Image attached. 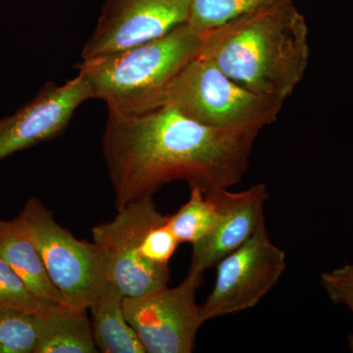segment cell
I'll use <instances>...</instances> for the list:
<instances>
[{
    "instance_id": "cell-1",
    "label": "cell",
    "mask_w": 353,
    "mask_h": 353,
    "mask_svg": "<svg viewBox=\"0 0 353 353\" xmlns=\"http://www.w3.org/2000/svg\"><path fill=\"white\" fill-rule=\"evenodd\" d=\"M252 132L199 124L174 109L108 111L101 145L117 210L183 180L204 192L233 187L248 171Z\"/></svg>"
},
{
    "instance_id": "cell-2",
    "label": "cell",
    "mask_w": 353,
    "mask_h": 353,
    "mask_svg": "<svg viewBox=\"0 0 353 353\" xmlns=\"http://www.w3.org/2000/svg\"><path fill=\"white\" fill-rule=\"evenodd\" d=\"M199 55L241 87L285 102L308 68L307 22L284 0L204 32Z\"/></svg>"
},
{
    "instance_id": "cell-3",
    "label": "cell",
    "mask_w": 353,
    "mask_h": 353,
    "mask_svg": "<svg viewBox=\"0 0 353 353\" xmlns=\"http://www.w3.org/2000/svg\"><path fill=\"white\" fill-rule=\"evenodd\" d=\"M201 34L183 24L162 38L77 65L92 99L108 111L137 114L157 109L165 87L201 53Z\"/></svg>"
},
{
    "instance_id": "cell-4",
    "label": "cell",
    "mask_w": 353,
    "mask_h": 353,
    "mask_svg": "<svg viewBox=\"0 0 353 353\" xmlns=\"http://www.w3.org/2000/svg\"><path fill=\"white\" fill-rule=\"evenodd\" d=\"M283 105L284 102L241 87L199 55L165 87L157 109H174L214 129L259 134L277 121Z\"/></svg>"
},
{
    "instance_id": "cell-5",
    "label": "cell",
    "mask_w": 353,
    "mask_h": 353,
    "mask_svg": "<svg viewBox=\"0 0 353 353\" xmlns=\"http://www.w3.org/2000/svg\"><path fill=\"white\" fill-rule=\"evenodd\" d=\"M166 219L152 197L128 204L109 222L92 229L94 243L101 254L106 278L125 297L145 296L168 287L169 267L158 266L143 254V240L150 228Z\"/></svg>"
},
{
    "instance_id": "cell-6",
    "label": "cell",
    "mask_w": 353,
    "mask_h": 353,
    "mask_svg": "<svg viewBox=\"0 0 353 353\" xmlns=\"http://www.w3.org/2000/svg\"><path fill=\"white\" fill-rule=\"evenodd\" d=\"M18 217L36 243L51 282L69 305L88 311L106 279L97 246L60 226L39 199H29Z\"/></svg>"
},
{
    "instance_id": "cell-7",
    "label": "cell",
    "mask_w": 353,
    "mask_h": 353,
    "mask_svg": "<svg viewBox=\"0 0 353 353\" xmlns=\"http://www.w3.org/2000/svg\"><path fill=\"white\" fill-rule=\"evenodd\" d=\"M285 253L272 243L265 222L252 238L216 265L214 288L201 305L203 322L253 308L285 270Z\"/></svg>"
},
{
    "instance_id": "cell-8",
    "label": "cell",
    "mask_w": 353,
    "mask_h": 353,
    "mask_svg": "<svg viewBox=\"0 0 353 353\" xmlns=\"http://www.w3.org/2000/svg\"><path fill=\"white\" fill-rule=\"evenodd\" d=\"M201 278L188 274L182 283L137 297H125L128 321L148 353H190L203 320L196 303Z\"/></svg>"
},
{
    "instance_id": "cell-9",
    "label": "cell",
    "mask_w": 353,
    "mask_h": 353,
    "mask_svg": "<svg viewBox=\"0 0 353 353\" xmlns=\"http://www.w3.org/2000/svg\"><path fill=\"white\" fill-rule=\"evenodd\" d=\"M192 0H108L83 60L130 50L187 24Z\"/></svg>"
},
{
    "instance_id": "cell-10",
    "label": "cell",
    "mask_w": 353,
    "mask_h": 353,
    "mask_svg": "<svg viewBox=\"0 0 353 353\" xmlns=\"http://www.w3.org/2000/svg\"><path fill=\"white\" fill-rule=\"evenodd\" d=\"M90 99L92 90L80 73L62 85L46 83L29 103L0 119V160L57 138Z\"/></svg>"
},
{
    "instance_id": "cell-11",
    "label": "cell",
    "mask_w": 353,
    "mask_h": 353,
    "mask_svg": "<svg viewBox=\"0 0 353 353\" xmlns=\"http://www.w3.org/2000/svg\"><path fill=\"white\" fill-rule=\"evenodd\" d=\"M205 194L214 201L219 218L212 230L192 245L188 274L199 278L252 238L265 222L264 208L269 197L265 183L240 192L217 188Z\"/></svg>"
},
{
    "instance_id": "cell-12",
    "label": "cell",
    "mask_w": 353,
    "mask_h": 353,
    "mask_svg": "<svg viewBox=\"0 0 353 353\" xmlns=\"http://www.w3.org/2000/svg\"><path fill=\"white\" fill-rule=\"evenodd\" d=\"M0 257L43 303L68 304L51 282L41 253L19 217L0 220Z\"/></svg>"
},
{
    "instance_id": "cell-13",
    "label": "cell",
    "mask_w": 353,
    "mask_h": 353,
    "mask_svg": "<svg viewBox=\"0 0 353 353\" xmlns=\"http://www.w3.org/2000/svg\"><path fill=\"white\" fill-rule=\"evenodd\" d=\"M38 345L34 353H95L87 310L65 303H48L34 313Z\"/></svg>"
},
{
    "instance_id": "cell-14",
    "label": "cell",
    "mask_w": 353,
    "mask_h": 353,
    "mask_svg": "<svg viewBox=\"0 0 353 353\" xmlns=\"http://www.w3.org/2000/svg\"><path fill=\"white\" fill-rule=\"evenodd\" d=\"M124 294L110 279L102 282L90 304L95 345L104 353H145L138 334L128 321Z\"/></svg>"
},
{
    "instance_id": "cell-15",
    "label": "cell",
    "mask_w": 353,
    "mask_h": 353,
    "mask_svg": "<svg viewBox=\"0 0 353 353\" xmlns=\"http://www.w3.org/2000/svg\"><path fill=\"white\" fill-rule=\"evenodd\" d=\"M188 201L168 216V224L180 243L194 245L212 230L219 218L214 201L199 188L190 187Z\"/></svg>"
},
{
    "instance_id": "cell-16",
    "label": "cell",
    "mask_w": 353,
    "mask_h": 353,
    "mask_svg": "<svg viewBox=\"0 0 353 353\" xmlns=\"http://www.w3.org/2000/svg\"><path fill=\"white\" fill-rule=\"evenodd\" d=\"M284 0H192L187 24L199 34Z\"/></svg>"
},
{
    "instance_id": "cell-17",
    "label": "cell",
    "mask_w": 353,
    "mask_h": 353,
    "mask_svg": "<svg viewBox=\"0 0 353 353\" xmlns=\"http://www.w3.org/2000/svg\"><path fill=\"white\" fill-rule=\"evenodd\" d=\"M37 345L34 313L0 309V353H34Z\"/></svg>"
},
{
    "instance_id": "cell-18",
    "label": "cell",
    "mask_w": 353,
    "mask_h": 353,
    "mask_svg": "<svg viewBox=\"0 0 353 353\" xmlns=\"http://www.w3.org/2000/svg\"><path fill=\"white\" fill-rule=\"evenodd\" d=\"M46 304L28 289L19 276L0 257V309L37 313Z\"/></svg>"
},
{
    "instance_id": "cell-19",
    "label": "cell",
    "mask_w": 353,
    "mask_h": 353,
    "mask_svg": "<svg viewBox=\"0 0 353 353\" xmlns=\"http://www.w3.org/2000/svg\"><path fill=\"white\" fill-rule=\"evenodd\" d=\"M180 245L168 224V216L148 230L143 240V254L158 266L169 267V262Z\"/></svg>"
},
{
    "instance_id": "cell-20",
    "label": "cell",
    "mask_w": 353,
    "mask_h": 353,
    "mask_svg": "<svg viewBox=\"0 0 353 353\" xmlns=\"http://www.w3.org/2000/svg\"><path fill=\"white\" fill-rule=\"evenodd\" d=\"M321 284L329 299L336 304H345L353 314V265L345 264L340 268L325 272ZM350 352L353 353V333L348 336Z\"/></svg>"
}]
</instances>
